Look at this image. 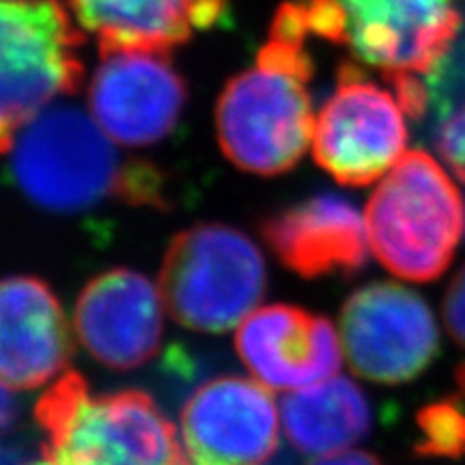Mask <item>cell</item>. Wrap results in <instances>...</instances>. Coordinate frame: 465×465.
I'll list each match as a JSON object with an SVG mask.
<instances>
[{"label":"cell","instance_id":"cell-3","mask_svg":"<svg viewBox=\"0 0 465 465\" xmlns=\"http://www.w3.org/2000/svg\"><path fill=\"white\" fill-rule=\"evenodd\" d=\"M311 37L342 45L380 72L410 119L422 121L429 75L455 42V0H298Z\"/></svg>","mask_w":465,"mask_h":465},{"label":"cell","instance_id":"cell-8","mask_svg":"<svg viewBox=\"0 0 465 465\" xmlns=\"http://www.w3.org/2000/svg\"><path fill=\"white\" fill-rule=\"evenodd\" d=\"M405 108L360 67L341 65L336 86L315 121L312 153L342 185H369L405 155Z\"/></svg>","mask_w":465,"mask_h":465},{"label":"cell","instance_id":"cell-6","mask_svg":"<svg viewBox=\"0 0 465 465\" xmlns=\"http://www.w3.org/2000/svg\"><path fill=\"white\" fill-rule=\"evenodd\" d=\"M265 289L267 267L257 243L226 224H196L177 232L160 272L166 311L196 332H229L252 315Z\"/></svg>","mask_w":465,"mask_h":465},{"label":"cell","instance_id":"cell-1","mask_svg":"<svg viewBox=\"0 0 465 465\" xmlns=\"http://www.w3.org/2000/svg\"><path fill=\"white\" fill-rule=\"evenodd\" d=\"M298 3L278 9L257 61L226 83L216 108L223 153L246 173L274 177L304 158L315 136L308 93L315 65Z\"/></svg>","mask_w":465,"mask_h":465},{"label":"cell","instance_id":"cell-18","mask_svg":"<svg viewBox=\"0 0 465 465\" xmlns=\"http://www.w3.org/2000/svg\"><path fill=\"white\" fill-rule=\"evenodd\" d=\"M422 83L427 93L422 121L433 149L465 182V14L455 42Z\"/></svg>","mask_w":465,"mask_h":465},{"label":"cell","instance_id":"cell-7","mask_svg":"<svg viewBox=\"0 0 465 465\" xmlns=\"http://www.w3.org/2000/svg\"><path fill=\"white\" fill-rule=\"evenodd\" d=\"M83 35L56 0H0V155L83 83Z\"/></svg>","mask_w":465,"mask_h":465},{"label":"cell","instance_id":"cell-20","mask_svg":"<svg viewBox=\"0 0 465 465\" xmlns=\"http://www.w3.org/2000/svg\"><path fill=\"white\" fill-rule=\"evenodd\" d=\"M444 317L452 339L465 347V267L452 278L444 300Z\"/></svg>","mask_w":465,"mask_h":465},{"label":"cell","instance_id":"cell-2","mask_svg":"<svg viewBox=\"0 0 465 465\" xmlns=\"http://www.w3.org/2000/svg\"><path fill=\"white\" fill-rule=\"evenodd\" d=\"M11 173L17 188L50 212H86L108 201L168 205L158 168L125 158L95 119L74 106L48 108L17 136Z\"/></svg>","mask_w":465,"mask_h":465},{"label":"cell","instance_id":"cell-11","mask_svg":"<svg viewBox=\"0 0 465 465\" xmlns=\"http://www.w3.org/2000/svg\"><path fill=\"white\" fill-rule=\"evenodd\" d=\"M182 433L192 465H267L281 446V414L263 383L223 375L185 399Z\"/></svg>","mask_w":465,"mask_h":465},{"label":"cell","instance_id":"cell-22","mask_svg":"<svg viewBox=\"0 0 465 465\" xmlns=\"http://www.w3.org/2000/svg\"><path fill=\"white\" fill-rule=\"evenodd\" d=\"M20 418V403L5 383H0V435L11 431Z\"/></svg>","mask_w":465,"mask_h":465},{"label":"cell","instance_id":"cell-15","mask_svg":"<svg viewBox=\"0 0 465 465\" xmlns=\"http://www.w3.org/2000/svg\"><path fill=\"white\" fill-rule=\"evenodd\" d=\"M74 341L61 302L33 276L0 281V383L33 391L65 373Z\"/></svg>","mask_w":465,"mask_h":465},{"label":"cell","instance_id":"cell-12","mask_svg":"<svg viewBox=\"0 0 465 465\" xmlns=\"http://www.w3.org/2000/svg\"><path fill=\"white\" fill-rule=\"evenodd\" d=\"M74 323L97 362L116 371L136 369L160 349L162 295L147 276L116 267L86 282L75 302Z\"/></svg>","mask_w":465,"mask_h":465},{"label":"cell","instance_id":"cell-13","mask_svg":"<svg viewBox=\"0 0 465 465\" xmlns=\"http://www.w3.org/2000/svg\"><path fill=\"white\" fill-rule=\"evenodd\" d=\"M235 347L250 373L270 391H302L332 380L341 369L334 325L298 306L254 311L240 323Z\"/></svg>","mask_w":465,"mask_h":465},{"label":"cell","instance_id":"cell-10","mask_svg":"<svg viewBox=\"0 0 465 465\" xmlns=\"http://www.w3.org/2000/svg\"><path fill=\"white\" fill-rule=\"evenodd\" d=\"M185 100V80L168 52H104L89 84L95 124L127 147L164 141L182 119Z\"/></svg>","mask_w":465,"mask_h":465},{"label":"cell","instance_id":"cell-16","mask_svg":"<svg viewBox=\"0 0 465 465\" xmlns=\"http://www.w3.org/2000/svg\"><path fill=\"white\" fill-rule=\"evenodd\" d=\"M100 52H171L196 33L218 26L229 0H69Z\"/></svg>","mask_w":465,"mask_h":465},{"label":"cell","instance_id":"cell-14","mask_svg":"<svg viewBox=\"0 0 465 465\" xmlns=\"http://www.w3.org/2000/svg\"><path fill=\"white\" fill-rule=\"evenodd\" d=\"M261 232L281 263L302 278L353 276L369 261L366 220L341 194H317L281 209Z\"/></svg>","mask_w":465,"mask_h":465},{"label":"cell","instance_id":"cell-23","mask_svg":"<svg viewBox=\"0 0 465 465\" xmlns=\"http://www.w3.org/2000/svg\"><path fill=\"white\" fill-rule=\"evenodd\" d=\"M25 465H52L50 461H42V463H25Z\"/></svg>","mask_w":465,"mask_h":465},{"label":"cell","instance_id":"cell-4","mask_svg":"<svg viewBox=\"0 0 465 465\" xmlns=\"http://www.w3.org/2000/svg\"><path fill=\"white\" fill-rule=\"evenodd\" d=\"M52 465H192L177 429L143 391L93 394L65 371L35 405Z\"/></svg>","mask_w":465,"mask_h":465},{"label":"cell","instance_id":"cell-17","mask_svg":"<svg viewBox=\"0 0 465 465\" xmlns=\"http://www.w3.org/2000/svg\"><path fill=\"white\" fill-rule=\"evenodd\" d=\"M281 420L295 450L328 457L362 440L371 431L373 411L358 383L332 377L284 397Z\"/></svg>","mask_w":465,"mask_h":465},{"label":"cell","instance_id":"cell-19","mask_svg":"<svg viewBox=\"0 0 465 465\" xmlns=\"http://www.w3.org/2000/svg\"><path fill=\"white\" fill-rule=\"evenodd\" d=\"M420 440L416 452L422 457L459 459L465 455V407L457 399L424 405L416 418Z\"/></svg>","mask_w":465,"mask_h":465},{"label":"cell","instance_id":"cell-9","mask_svg":"<svg viewBox=\"0 0 465 465\" xmlns=\"http://www.w3.org/2000/svg\"><path fill=\"white\" fill-rule=\"evenodd\" d=\"M341 339L353 373L380 383L414 380L440 349L431 308L397 282L353 291L342 304Z\"/></svg>","mask_w":465,"mask_h":465},{"label":"cell","instance_id":"cell-21","mask_svg":"<svg viewBox=\"0 0 465 465\" xmlns=\"http://www.w3.org/2000/svg\"><path fill=\"white\" fill-rule=\"evenodd\" d=\"M308 465H383L380 459L364 450H342L336 455L319 457Z\"/></svg>","mask_w":465,"mask_h":465},{"label":"cell","instance_id":"cell-5","mask_svg":"<svg viewBox=\"0 0 465 465\" xmlns=\"http://www.w3.org/2000/svg\"><path fill=\"white\" fill-rule=\"evenodd\" d=\"M371 250L394 276L429 282L449 270L465 229L457 185L433 155L405 153L366 205Z\"/></svg>","mask_w":465,"mask_h":465}]
</instances>
